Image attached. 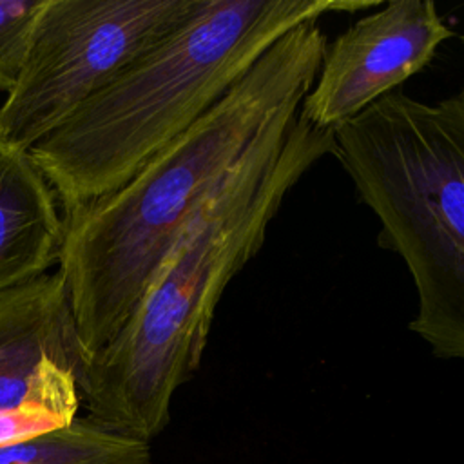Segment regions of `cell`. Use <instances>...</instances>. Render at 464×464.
I'll list each match as a JSON object with an SVG mask.
<instances>
[{"instance_id":"1","label":"cell","mask_w":464,"mask_h":464,"mask_svg":"<svg viewBox=\"0 0 464 464\" xmlns=\"http://www.w3.org/2000/svg\"><path fill=\"white\" fill-rule=\"evenodd\" d=\"M334 130L299 116L266 129L190 216L130 315L78 373L94 422L150 442L176 390L201 364L218 303L261 250L288 192L324 156Z\"/></svg>"},{"instance_id":"2","label":"cell","mask_w":464,"mask_h":464,"mask_svg":"<svg viewBox=\"0 0 464 464\" xmlns=\"http://www.w3.org/2000/svg\"><path fill=\"white\" fill-rule=\"evenodd\" d=\"M326 44L319 20L294 27L129 181L63 218L58 270L67 283L82 364L130 315L214 187L266 129L299 114Z\"/></svg>"},{"instance_id":"3","label":"cell","mask_w":464,"mask_h":464,"mask_svg":"<svg viewBox=\"0 0 464 464\" xmlns=\"http://www.w3.org/2000/svg\"><path fill=\"white\" fill-rule=\"evenodd\" d=\"M379 0H201L111 83L29 149L63 218L116 190L192 127L294 27Z\"/></svg>"},{"instance_id":"4","label":"cell","mask_w":464,"mask_h":464,"mask_svg":"<svg viewBox=\"0 0 464 464\" xmlns=\"http://www.w3.org/2000/svg\"><path fill=\"white\" fill-rule=\"evenodd\" d=\"M334 143L379 246L413 279L410 332L435 357L464 361V89L437 102L393 91L335 127Z\"/></svg>"},{"instance_id":"5","label":"cell","mask_w":464,"mask_h":464,"mask_svg":"<svg viewBox=\"0 0 464 464\" xmlns=\"http://www.w3.org/2000/svg\"><path fill=\"white\" fill-rule=\"evenodd\" d=\"M201 0H45L0 138L31 149L194 14Z\"/></svg>"},{"instance_id":"6","label":"cell","mask_w":464,"mask_h":464,"mask_svg":"<svg viewBox=\"0 0 464 464\" xmlns=\"http://www.w3.org/2000/svg\"><path fill=\"white\" fill-rule=\"evenodd\" d=\"M326 44L299 118L319 130L353 120L420 72L455 31L431 0L382 2Z\"/></svg>"},{"instance_id":"7","label":"cell","mask_w":464,"mask_h":464,"mask_svg":"<svg viewBox=\"0 0 464 464\" xmlns=\"http://www.w3.org/2000/svg\"><path fill=\"white\" fill-rule=\"evenodd\" d=\"M80 364L60 270L0 295V410L40 401L76 413Z\"/></svg>"},{"instance_id":"8","label":"cell","mask_w":464,"mask_h":464,"mask_svg":"<svg viewBox=\"0 0 464 464\" xmlns=\"http://www.w3.org/2000/svg\"><path fill=\"white\" fill-rule=\"evenodd\" d=\"M65 219L42 169L24 147L0 138V295L60 263Z\"/></svg>"},{"instance_id":"9","label":"cell","mask_w":464,"mask_h":464,"mask_svg":"<svg viewBox=\"0 0 464 464\" xmlns=\"http://www.w3.org/2000/svg\"><path fill=\"white\" fill-rule=\"evenodd\" d=\"M0 464H152L150 442L116 433L89 417L0 446Z\"/></svg>"},{"instance_id":"10","label":"cell","mask_w":464,"mask_h":464,"mask_svg":"<svg viewBox=\"0 0 464 464\" xmlns=\"http://www.w3.org/2000/svg\"><path fill=\"white\" fill-rule=\"evenodd\" d=\"M45 0H0V92H9L22 71L36 18Z\"/></svg>"},{"instance_id":"11","label":"cell","mask_w":464,"mask_h":464,"mask_svg":"<svg viewBox=\"0 0 464 464\" xmlns=\"http://www.w3.org/2000/svg\"><path fill=\"white\" fill-rule=\"evenodd\" d=\"M74 417L76 413L40 401H25L18 406L4 408L0 410V446L62 428Z\"/></svg>"},{"instance_id":"12","label":"cell","mask_w":464,"mask_h":464,"mask_svg":"<svg viewBox=\"0 0 464 464\" xmlns=\"http://www.w3.org/2000/svg\"><path fill=\"white\" fill-rule=\"evenodd\" d=\"M462 42H464V36H462Z\"/></svg>"}]
</instances>
